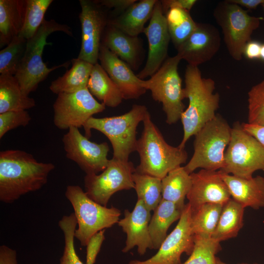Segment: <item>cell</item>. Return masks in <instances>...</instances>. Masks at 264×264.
<instances>
[{"label":"cell","instance_id":"1","mask_svg":"<svg viewBox=\"0 0 264 264\" xmlns=\"http://www.w3.org/2000/svg\"><path fill=\"white\" fill-rule=\"evenodd\" d=\"M55 168L50 162L38 161L20 150L0 152V200L11 203L21 196L42 188Z\"/></svg>","mask_w":264,"mask_h":264},{"label":"cell","instance_id":"2","mask_svg":"<svg viewBox=\"0 0 264 264\" xmlns=\"http://www.w3.org/2000/svg\"><path fill=\"white\" fill-rule=\"evenodd\" d=\"M215 88L214 80L202 77L198 66H187L183 92L189 104L180 118L183 129L180 148L184 149L189 138L216 116L220 99L219 94L214 93Z\"/></svg>","mask_w":264,"mask_h":264},{"label":"cell","instance_id":"3","mask_svg":"<svg viewBox=\"0 0 264 264\" xmlns=\"http://www.w3.org/2000/svg\"><path fill=\"white\" fill-rule=\"evenodd\" d=\"M143 123V130L136 149L140 163L135 172L162 179L171 171L186 163L188 154L184 149L172 146L165 141L149 112Z\"/></svg>","mask_w":264,"mask_h":264},{"label":"cell","instance_id":"4","mask_svg":"<svg viewBox=\"0 0 264 264\" xmlns=\"http://www.w3.org/2000/svg\"><path fill=\"white\" fill-rule=\"evenodd\" d=\"M149 112L144 105L134 104L128 112L118 116L103 118L90 117L84 125L85 136L89 138L91 130L104 134L113 149L112 158L128 161L130 154L136 151V130Z\"/></svg>","mask_w":264,"mask_h":264},{"label":"cell","instance_id":"5","mask_svg":"<svg viewBox=\"0 0 264 264\" xmlns=\"http://www.w3.org/2000/svg\"><path fill=\"white\" fill-rule=\"evenodd\" d=\"M62 31L72 37L70 28L66 24H60L54 20H44L36 33L27 41L26 49L15 77L22 91L26 95L35 91L39 84L52 71L62 67H67V61L52 67H48L43 62L42 54L44 46L50 45L46 39L51 33Z\"/></svg>","mask_w":264,"mask_h":264},{"label":"cell","instance_id":"6","mask_svg":"<svg viewBox=\"0 0 264 264\" xmlns=\"http://www.w3.org/2000/svg\"><path fill=\"white\" fill-rule=\"evenodd\" d=\"M231 128L220 114L195 135L194 154L184 168L190 174L198 168L217 171L224 166V154L231 138Z\"/></svg>","mask_w":264,"mask_h":264},{"label":"cell","instance_id":"7","mask_svg":"<svg viewBox=\"0 0 264 264\" xmlns=\"http://www.w3.org/2000/svg\"><path fill=\"white\" fill-rule=\"evenodd\" d=\"M65 196L73 208L78 225L75 238L82 246H86L94 234L112 227L120 220L119 209L97 203L89 198L78 185L67 186Z\"/></svg>","mask_w":264,"mask_h":264},{"label":"cell","instance_id":"8","mask_svg":"<svg viewBox=\"0 0 264 264\" xmlns=\"http://www.w3.org/2000/svg\"><path fill=\"white\" fill-rule=\"evenodd\" d=\"M181 60L177 55L167 58L150 79L141 83L143 88L151 92L154 100L162 104L169 125L180 119L185 109L182 80L177 70Z\"/></svg>","mask_w":264,"mask_h":264},{"label":"cell","instance_id":"9","mask_svg":"<svg viewBox=\"0 0 264 264\" xmlns=\"http://www.w3.org/2000/svg\"><path fill=\"white\" fill-rule=\"evenodd\" d=\"M213 15L221 28L229 55L234 60L241 61L246 44L260 26L261 18L249 15L241 6L228 0L219 2Z\"/></svg>","mask_w":264,"mask_h":264},{"label":"cell","instance_id":"10","mask_svg":"<svg viewBox=\"0 0 264 264\" xmlns=\"http://www.w3.org/2000/svg\"><path fill=\"white\" fill-rule=\"evenodd\" d=\"M220 170L243 178L252 177L258 170L264 171V147L239 122L231 128L230 140L224 154V166Z\"/></svg>","mask_w":264,"mask_h":264},{"label":"cell","instance_id":"11","mask_svg":"<svg viewBox=\"0 0 264 264\" xmlns=\"http://www.w3.org/2000/svg\"><path fill=\"white\" fill-rule=\"evenodd\" d=\"M135 171L132 162L112 158L101 174L86 175L85 192L94 201L107 206L115 193L134 188L132 175Z\"/></svg>","mask_w":264,"mask_h":264},{"label":"cell","instance_id":"12","mask_svg":"<svg viewBox=\"0 0 264 264\" xmlns=\"http://www.w3.org/2000/svg\"><path fill=\"white\" fill-rule=\"evenodd\" d=\"M105 107L94 98L88 88L73 93H61L53 105V122L60 130L83 127L90 117L102 112Z\"/></svg>","mask_w":264,"mask_h":264},{"label":"cell","instance_id":"13","mask_svg":"<svg viewBox=\"0 0 264 264\" xmlns=\"http://www.w3.org/2000/svg\"><path fill=\"white\" fill-rule=\"evenodd\" d=\"M66 157L75 162L86 175L98 174L107 167L110 148L106 142L97 143L71 127L62 138Z\"/></svg>","mask_w":264,"mask_h":264},{"label":"cell","instance_id":"14","mask_svg":"<svg viewBox=\"0 0 264 264\" xmlns=\"http://www.w3.org/2000/svg\"><path fill=\"white\" fill-rule=\"evenodd\" d=\"M191 217V208L187 203L177 225L167 235L156 254L144 261L132 260L128 264H181L182 254L190 256L194 247Z\"/></svg>","mask_w":264,"mask_h":264},{"label":"cell","instance_id":"15","mask_svg":"<svg viewBox=\"0 0 264 264\" xmlns=\"http://www.w3.org/2000/svg\"><path fill=\"white\" fill-rule=\"evenodd\" d=\"M79 19L81 45L78 58L93 65L98 63L102 38L109 20L102 6L95 0H80Z\"/></svg>","mask_w":264,"mask_h":264},{"label":"cell","instance_id":"16","mask_svg":"<svg viewBox=\"0 0 264 264\" xmlns=\"http://www.w3.org/2000/svg\"><path fill=\"white\" fill-rule=\"evenodd\" d=\"M143 33L148 39L149 51L144 67L136 74L142 80L154 75L167 58L171 38L160 0H157L149 24Z\"/></svg>","mask_w":264,"mask_h":264},{"label":"cell","instance_id":"17","mask_svg":"<svg viewBox=\"0 0 264 264\" xmlns=\"http://www.w3.org/2000/svg\"><path fill=\"white\" fill-rule=\"evenodd\" d=\"M220 43V33L216 26L208 23H197L194 32L176 48V55L188 65L198 66L216 55Z\"/></svg>","mask_w":264,"mask_h":264},{"label":"cell","instance_id":"18","mask_svg":"<svg viewBox=\"0 0 264 264\" xmlns=\"http://www.w3.org/2000/svg\"><path fill=\"white\" fill-rule=\"evenodd\" d=\"M223 174L220 170L203 169L190 174L192 185L186 198L192 209L205 203L224 205L231 198Z\"/></svg>","mask_w":264,"mask_h":264},{"label":"cell","instance_id":"19","mask_svg":"<svg viewBox=\"0 0 264 264\" xmlns=\"http://www.w3.org/2000/svg\"><path fill=\"white\" fill-rule=\"evenodd\" d=\"M151 217V211L140 199H137L132 212L124 210L123 218L117 223L127 236L123 252L127 253L137 246L138 253L143 255L148 249H154L149 231Z\"/></svg>","mask_w":264,"mask_h":264},{"label":"cell","instance_id":"20","mask_svg":"<svg viewBox=\"0 0 264 264\" xmlns=\"http://www.w3.org/2000/svg\"><path fill=\"white\" fill-rule=\"evenodd\" d=\"M98 60L100 65L116 85L123 99H136L146 90L141 86L142 79L132 69L107 47L101 44Z\"/></svg>","mask_w":264,"mask_h":264},{"label":"cell","instance_id":"21","mask_svg":"<svg viewBox=\"0 0 264 264\" xmlns=\"http://www.w3.org/2000/svg\"><path fill=\"white\" fill-rule=\"evenodd\" d=\"M101 44L125 62L132 69H137L140 64L142 50L141 43L138 37L130 36L108 22Z\"/></svg>","mask_w":264,"mask_h":264},{"label":"cell","instance_id":"22","mask_svg":"<svg viewBox=\"0 0 264 264\" xmlns=\"http://www.w3.org/2000/svg\"><path fill=\"white\" fill-rule=\"evenodd\" d=\"M223 178L232 198L244 208L259 209L264 207V177L257 176L243 178L224 173Z\"/></svg>","mask_w":264,"mask_h":264},{"label":"cell","instance_id":"23","mask_svg":"<svg viewBox=\"0 0 264 264\" xmlns=\"http://www.w3.org/2000/svg\"><path fill=\"white\" fill-rule=\"evenodd\" d=\"M157 0L136 1L124 12L108 22L124 33L138 37L143 33L145 24L151 19Z\"/></svg>","mask_w":264,"mask_h":264},{"label":"cell","instance_id":"24","mask_svg":"<svg viewBox=\"0 0 264 264\" xmlns=\"http://www.w3.org/2000/svg\"><path fill=\"white\" fill-rule=\"evenodd\" d=\"M26 0H0V47L18 36L24 23Z\"/></svg>","mask_w":264,"mask_h":264},{"label":"cell","instance_id":"25","mask_svg":"<svg viewBox=\"0 0 264 264\" xmlns=\"http://www.w3.org/2000/svg\"><path fill=\"white\" fill-rule=\"evenodd\" d=\"M183 209L172 202L161 199L154 211L149 224L154 249H159L168 235L167 231L170 226L179 220Z\"/></svg>","mask_w":264,"mask_h":264},{"label":"cell","instance_id":"26","mask_svg":"<svg viewBox=\"0 0 264 264\" xmlns=\"http://www.w3.org/2000/svg\"><path fill=\"white\" fill-rule=\"evenodd\" d=\"M71 63L69 69L51 82L49 89L53 93H73L87 88L94 65L78 58Z\"/></svg>","mask_w":264,"mask_h":264},{"label":"cell","instance_id":"27","mask_svg":"<svg viewBox=\"0 0 264 264\" xmlns=\"http://www.w3.org/2000/svg\"><path fill=\"white\" fill-rule=\"evenodd\" d=\"M87 88L93 96L109 107L118 106L123 99L116 85L98 63L93 65Z\"/></svg>","mask_w":264,"mask_h":264},{"label":"cell","instance_id":"28","mask_svg":"<svg viewBox=\"0 0 264 264\" xmlns=\"http://www.w3.org/2000/svg\"><path fill=\"white\" fill-rule=\"evenodd\" d=\"M35 105L34 99L22 91L14 76L0 75V113L26 110Z\"/></svg>","mask_w":264,"mask_h":264},{"label":"cell","instance_id":"29","mask_svg":"<svg viewBox=\"0 0 264 264\" xmlns=\"http://www.w3.org/2000/svg\"><path fill=\"white\" fill-rule=\"evenodd\" d=\"M162 198L172 202L181 208L192 185L191 175L184 167L179 166L171 171L161 179Z\"/></svg>","mask_w":264,"mask_h":264},{"label":"cell","instance_id":"30","mask_svg":"<svg viewBox=\"0 0 264 264\" xmlns=\"http://www.w3.org/2000/svg\"><path fill=\"white\" fill-rule=\"evenodd\" d=\"M244 209L242 205L232 198L223 205L212 238L220 242L236 237L243 226Z\"/></svg>","mask_w":264,"mask_h":264},{"label":"cell","instance_id":"31","mask_svg":"<svg viewBox=\"0 0 264 264\" xmlns=\"http://www.w3.org/2000/svg\"><path fill=\"white\" fill-rule=\"evenodd\" d=\"M222 206L223 205L220 204L210 203L191 209V226L194 236L212 238L217 226Z\"/></svg>","mask_w":264,"mask_h":264},{"label":"cell","instance_id":"32","mask_svg":"<svg viewBox=\"0 0 264 264\" xmlns=\"http://www.w3.org/2000/svg\"><path fill=\"white\" fill-rule=\"evenodd\" d=\"M164 15L171 40L176 48L194 32L197 22L192 18L190 11L180 8H170Z\"/></svg>","mask_w":264,"mask_h":264},{"label":"cell","instance_id":"33","mask_svg":"<svg viewBox=\"0 0 264 264\" xmlns=\"http://www.w3.org/2000/svg\"><path fill=\"white\" fill-rule=\"evenodd\" d=\"M132 179L138 199L142 200L149 210L154 211L162 199L161 179L135 171Z\"/></svg>","mask_w":264,"mask_h":264},{"label":"cell","instance_id":"34","mask_svg":"<svg viewBox=\"0 0 264 264\" xmlns=\"http://www.w3.org/2000/svg\"><path fill=\"white\" fill-rule=\"evenodd\" d=\"M27 41L18 35L0 50V75H15L24 55Z\"/></svg>","mask_w":264,"mask_h":264},{"label":"cell","instance_id":"35","mask_svg":"<svg viewBox=\"0 0 264 264\" xmlns=\"http://www.w3.org/2000/svg\"><path fill=\"white\" fill-rule=\"evenodd\" d=\"M52 0H26L24 23L19 36L26 40L38 31L44 19L45 13Z\"/></svg>","mask_w":264,"mask_h":264},{"label":"cell","instance_id":"36","mask_svg":"<svg viewBox=\"0 0 264 264\" xmlns=\"http://www.w3.org/2000/svg\"><path fill=\"white\" fill-rule=\"evenodd\" d=\"M220 250V242L213 238L194 236L193 250L181 264H217L216 255Z\"/></svg>","mask_w":264,"mask_h":264},{"label":"cell","instance_id":"37","mask_svg":"<svg viewBox=\"0 0 264 264\" xmlns=\"http://www.w3.org/2000/svg\"><path fill=\"white\" fill-rule=\"evenodd\" d=\"M58 224L63 232L65 242L60 264H84L78 256L74 247L75 232L77 225L74 213L64 216Z\"/></svg>","mask_w":264,"mask_h":264},{"label":"cell","instance_id":"38","mask_svg":"<svg viewBox=\"0 0 264 264\" xmlns=\"http://www.w3.org/2000/svg\"><path fill=\"white\" fill-rule=\"evenodd\" d=\"M248 123L264 126V80L248 91Z\"/></svg>","mask_w":264,"mask_h":264},{"label":"cell","instance_id":"39","mask_svg":"<svg viewBox=\"0 0 264 264\" xmlns=\"http://www.w3.org/2000/svg\"><path fill=\"white\" fill-rule=\"evenodd\" d=\"M31 120L27 110L9 111L0 113V139L11 130L26 126Z\"/></svg>","mask_w":264,"mask_h":264},{"label":"cell","instance_id":"40","mask_svg":"<svg viewBox=\"0 0 264 264\" xmlns=\"http://www.w3.org/2000/svg\"><path fill=\"white\" fill-rule=\"evenodd\" d=\"M105 229L99 231L91 237L86 247V264H94L104 241Z\"/></svg>","mask_w":264,"mask_h":264},{"label":"cell","instance_id":"41","mask_svg":"<svg viewBox=\"0 0 264 264\" xmlns=\"http://www.w3.org/2000/svg\"><path fill=\"white\" fill-rule=\"evenodd\" d=\"M136 0H97L96 2L102 6L113 8L115 11L124 12L129 7L136 2Z\"/></svg>","mask_w":264,"mask_h":264},{"label":"cell","instance_id":"42","mask_svg":"<svg viewBox=\"0 0 264 264\" xmlns=\"http://www.w3.org/2000/svg\"><path fill=\"white\" fill-rule=\"evenodd\" d=\"M160 1L164 13L170 8L173 7L180 8L190 11L197 1L196 0H163Z\"/></svg>","mask_w":264,"mask_h":264},{"label":"cell","instance_id":"43","mask_svg":"<svg viewBox=\"0 0 264 264\" xmlns=\"http://www.w3.org/2000/svg\"><path fill=\"white\" fill-rule=\"evenodd\" d=\"M0 264H18L16 250L5 245H0Z\"/></svg>","mask_w":264,"mask_h":264},{"label":"cell","instance_id":"44","mask_svg":"<svg viewBox=\"0 0 264 264\" xmlns=\"http://www.w3.org/2000/svg\"><path fill=\"white\" fill-rule=\"evenodd\" d=\"M242 126L264 147V126L244 123L242 124Z\"/></svg>","mask_w":264,"mask_h":264},{"label":"cell","instance_id":"45","mask_svg":"<svg viewBox=\"0 0 264 264\" xmlns=\"http://www.w3.org/2000/svg\"><path fill=\"white\" fill-rule=\"evenodd\" d=\"M261 46L259 42L251 40L246 44L243 55L249 59L260 58Z\"/></svg>","mask_w":264,"mask_h":264},{"label":"cell","instance_id":"46","mask_svg":"<svg viewBox=\"0 0 264 264\" xmlns=\"http://www.w3.org/2000/svg\"><path fill=\"white\" fill-rule=\"evenodd\" d=\"M232 3L249 9H255L264 3V0H228Z\"/></svg>","mask_w":264,"mask_h":264},{"label":"cell","instance_id":"47","mask_svg":"<svg viewBox=\"0 0 264 264\" xmlns=\"http://www.w3.org/2000/svg\"><path fill=\"white\" fill-rule=\"evenodd\" d=\"M216 264H227V263H225L222 262L219 258H218L217 257H216ZM249 264L242 263H240V264ZM257 264V263H253V264Z\"/></svg>","mask_w":264,"mask_h":264},{"label":"cell","instance_id":"48","mask_svg":"<svg viewBox=\"0 0 264 264\" xmlns=\"http://www.w3.org/2000/svg\"><path fill=\"white\" fill-rule=\"evenodd\" d=\"M260 58L264 61V44H262L261 46Z\"/></svg>","mask_w":264,"mask_h":264},{"label":"cell","instance_id":"49","mask_svg":"<svg viewBox=\"0 0 264 264\" xmlns=\"http://www.w3.org/2000/svg\"><path fill=\"white\" fill-rule=\"evenodd\" d=\"M262 5L263 6V7L264 8V3L262 4Z\"/></svg>","mask_w":264,"mask_h":264},{"label":"cell","instance_id":"50","mask_svg":"<svg viewBox=\"0 0 264 264\" xmlns=\"http://www.w3.org/2000/svg\"></svg>","mask_w":264,"mask_h":264}]
</instances>
